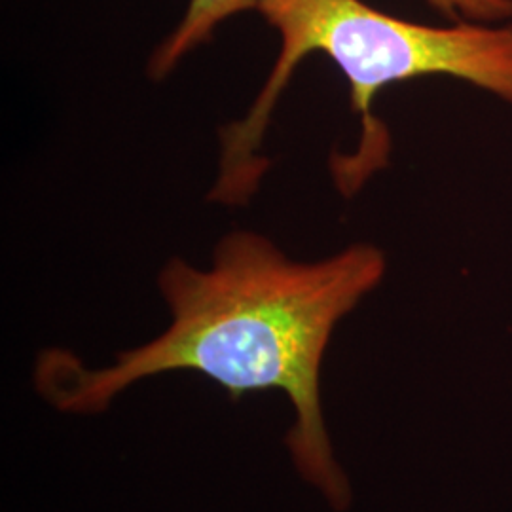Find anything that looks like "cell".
I'll list each match as a JSON object with an SVG mask.
<instances>
[{
    "label": "cell",
    "instance_id": "obj_3",
    "mask_svg": "<svg viewBox=\"0 0 512 512\" xmlns=\"http://www.w3.org/2000/svg\"><path fill=\"white\" fill-rule=\"evenodd\" d=\"M260 0H190L177 29L154 50L148 61V73L154 80H162L171 73L186 55L205 44L220 23L256 10Z\"/></svg>",
    "mask_w": 512,
    "mask_h": 512
},
{
    "label": "cell",
    "instance_id": "obj_4",
    "mask_svg": "<svg viewBox=\"0 0 512 512\" xmlns=\"http://www.w3.org/2000/svg\"><path fill=\"white\" fill-rule=\"evenodd\" d=\"M435 10L450 18L480 23L512 21V0H427Z\"/></svg>",
    "mask_w": 512,
    "mask_h": 512
},
{
    "label": "cell",
    "instance_id": "obj_1",
    "mask_svg": "<svg viewBox=\"0 0 512 512\" xmlns=\"http://www.w3.org/2000/svg\"><path fill=\"white\" fill-rule=\"evenodd\" d=\"M385 268L384 253L365 243L296 262L255 232L228 234L207 270L181 258L165 264L158 287L171 323L158 338L99 370L46 349L35 366L37 391L65 414H99L129 385L177 370L203 374L232 401L283 391L294 410L285 442L296 471L344 512L351 488L332 454L319 376L336 325L382 283Z\"/></svg>",
    "mask_w": 512,
    "mask_h": 512
},
{
    "label": "cell",
    "instance_id": "obj_2",
    "mask_svg": "<svg viewBox=\"0 0 512 512\" xmlns=\"http://www.w3.org/2000/svg\"><path fill=\"white\" fill-rule=\"evenodd\" d=\"M272 25L281 48L274 69L247 116L220 131V171L209 200L245 205L268 162L258 154L281 92L294 69L323 54L342 71L351 105L361 116L359 147L334 160L344 194L357 192L387 164L389 133L374 116L382 90L423 76H450L512 105V21L425 25L395 18L363 0H260L256 8Z\"/></svg>",
    "mask_w": 512,
    "mask_h": 512
}]
</instances>
